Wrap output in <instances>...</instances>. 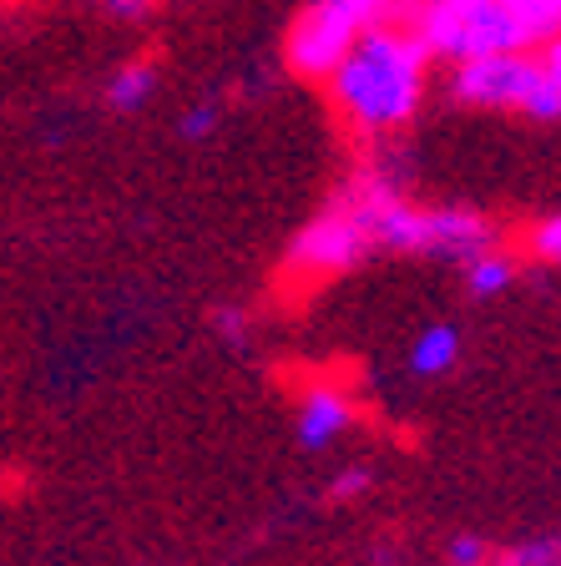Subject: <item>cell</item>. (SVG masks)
I'll return each mask as SVG.
<instances>
[{
  "instance_id": "9a60e30c",
  "label": "cell",
  "mask_w": 561,
  "mask_h": 566,
  "mask_svg": "<svg viewBox=\"0 0 561 566\" xmlns=\"http://www.w3.org/2000/svg\"><path fill=\"white\" fill-rule=\"evenodd\" d=\"M212 329H218L222 344L248 349V314H243V308H218V314H212Z\"/></svg>"
},
{
  "instance_id": "2e32d148",
  "label": "cell",
  "mask_w": 561,
  "mask_h": 566,
  "mask_svg": "<svg viewBox=\"0 0 561 566\" xmlns=\"http://www.w3.org/2000/svg\"><path fill=\"white\" fill-rule=\"evenodd\" d=\"M537 51H541V66H547V76L561 86V35H551L547 46H537Z\"/></svg>"
},
{
  "instance_id": "9c48e42d",
  "label": "cell",
  "mask_w": 561,
  "mask_h": 566,
  "mask_svg": "<svg viewBox=\"0 0 561 566\" xmlns=\"http://www.w3.org/2000/svg\"><path fill=\"white\" fill-rule=\"evenodd\" d=\"M157 92V66L153 61H127V66L112 71V82H106V106L112 112H122V117H132V112H142V106L153 102Z\"/></svg>"
},
{
  "instance_id": "277c9868",
  "label": "cell",
  "mask_w": 561,
  "mask_h": 566,
  "mask_svg": "<svg viewBox=\"0 0 561 566\" xmlns=\"http://www.w3.org/2000/svg\"><path fill=\"white\" fill-rule=\"evenodd\" d=\"M450 96L480 112H521L527 122H561V86L547 76L537 46L491 51V56L450 66Z\"/></svg>"
},
{
  "instance_id": "ba28073f",
  "label": "cell",
  "mask_w": 561,
  "mask_h": 566,
  "mask_svg": "<svg viewBox=\"0 0 561 566\" xmlns=\"http://www.w3.org/2000/svg\"><path fill=\"white\" fill-rule=\"evenodd\" d=\"M460 279H466V294L470 298H501L511 294V283L521 279V259H516L511 248H486L480 259H470L466 269H460Z\"/></svg>"
},
{
  "instance_id": "3957f363",
  "label": "cell",
  "mask_w": 561,
  "mask_h": 566,
  "mask_svg": "<svg viewBox=\"0 0 561 566\" xmlns=\"http://www.w3.org/2000/svg\"><path fill=\"white\" fill-rule=\"evenodd\" d=\"M409 11L415 0H309L289 25L283 61L299 82H329L360 35H370L374 25L409 21Z\"/></svg>"
},
{
  "instance_id": "8992f818",
  "label": "cell",
  "mask_w": 561,
  "mask_h": 566,
  "mask_svg": "<svg viewBox=\"0 0 561 566\" xmlns=\"http://www.w3.org/2000/svg\"><path fill=\"white\" fill-rule=\"evenodd\" d=\"M354 424H360V405H354V395L344 385H334V379H314V385L299 395V405H293V430H299V446H304L309 455L340 446Z\"/></svg>"
},
{
  "instance_id": "7c38bea8",
  "label": "cell",
  "mask_w": 561,
  "mask_h": 566,
  "mask_svg": "<svg viewBox=\"0 0 561 566\" xmlns=\"http://www.w3.org/2000/svg\"><path fill=\"white\" fill-rule=\"evenodd\" d=\"M218 122H222V106L218 102H193L183 117H177V132H183L187 142H202V137H212V132H218Z\"/></svg>"
},
{
  "instance_id": "5bb4252c",
  "label": "cell",
  "mask_w": 561,
  "mask_h": 566,
  "mask_svg": "<svg viewBox=\"0 0 561 566\" xmlns=\"http://www.w3.org/2000/svg\"><path fill=\"white\" fill-rule=\"evenodd\" d=\"M370 485H374L370 465H344V471L329 481V501H354V495H364Z\"/></svg>"
},
{
  "instance_id": "4fadbf2b",
  "label": "cell",
  "mask_w": 561,
  "mask_h": 566,
  "mask_svg": "<svg viewBox=\"0 0 561 566\" xmlns=\"http://www.w3.org/2000/svg\"><path fill=\"white\" fill-rule=\"evenodd\" d=\"M445 562L450 566H491V546L480 542V536H470V531H460V536L445 542Z\"/></svg>"
},
{
  "instance_id": "5b68a950",
  "label": "cell",
  "mask_w": 561,
  "mask_h": 566,
  "mask_svg": "<svg viewBox=\"0 0 561 566\" xmlns=\"http://www.w3.org/2000/svg\"><path fill=\"white\" fill-rule=\"evenodd\" d=\"M409 25L425 35L435 61H450V66L527 46V31L506 0H415Z\"/></svg>"
},
{
  "instance_id": "30bf717a",
  "label": "cell",
  "mask_w": 561,
  "mask_h": 566,
  "mask_svg": "<svg viewBox=\"0 0 561 566\" xmlns=\"http://www.w3.org/2000/svg\"><path fill=\"white\" fill-rule=\"evenodd\" d=\"M521 253H527L531 263L561 269V212H547L541 223L527 228V238H521Z\"/></svg>"
},
{
  "instance_id": "52a82bcc",
  "label": "cell",
  "mask_w": 561,
  "mask_h": 566,
  "mask_svg": "<svg viewBox=\"0 0 561 566\" xmlns=\"http://www.w3.org/2000/svg\"><path fill=\"white\" fill-rule=\"evenodd\" d=\"M405 365L415 379H445L460 365V329L456 324H425L415 334V344H409Z\"/></svg>"
},
{
  "instance_id": "e0dca14e",
  "label": "cell",
  "mask_w": 561,
  "mask_h": 566,
  "mask_svg": "<svg viewBox=\"0 0 561 566\" xmlns=\"http://www.w3.org/2000/svg\"><path fill=\"white\" fill-rule=\"evenodd\" d=\"M445 566H450V562H445Z\"/></svg>"
},
{
  "instance_id": "8fae6325",
  "label": "cell",
  "mask_w": 561,
  "mask_h": 566,
  "mask_svg": "<svg viewBox=\"0 0 561 566\" xmlns=\"http://www.w3.org/2000/svg\"><path fill=\"white\" fill-rule=\"evenodd\" d=\"M491 566H561V536H531L491 556Z\"/></svg>"
},
{
  "instance_id": "7a4b0ae2",
  "label": "cell",
  "mask_w": 561,
  "mask_h": 566,
  "mask_svg": "<svg viewBox=\"0 0 561 566\" xmlns=\"http://www.w3.org/2000/svg\"><path fill=\"white\" fill-rule=\"evenodd\" d=\"M395 188H405V182L389 167H360L354 177H344L334 198L289 238L279 259V279L293 289H314V283L344 279L364 259H374L380 253V208Z\"/></svg>"
},
{
  "instance_id": "6da1fadb",
  "label": "cell",
  "mask_w": 561,
  "mask_h": 566,
  "mask_svg": "<svg viewBox=\"0 0 561 566\" xmlns=\"http://www.w3.org/2000/svg\"><path fill=\"white\" fill-rule=\"evenodd\" d=\"M430 61L435 51L409 21L374 25L354 41V51L329 76V102L340 122L364 142L395 137L415 122L425 92H430Z\"/></svg>"
}]
</instances>
